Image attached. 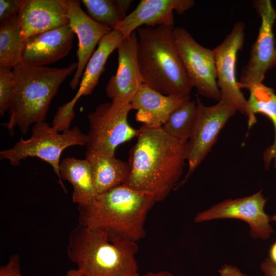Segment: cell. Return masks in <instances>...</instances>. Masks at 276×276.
I'll return each instance as SVG.
<instances>
[{
	"label": "cell",
	"mask_w": 276,
	"mask_h": 276,
	"mask_svg": "<svg viewBox=\"0 0 276 276\" xmlns=\"http://www.w3.org/2000/svg\"><path fill=\"white\" fill-rule=\"evenodd\" d=\"M129 152V175L123 185L164 200L180 177L187 143L173 139L160 127L142 125Z\"/></svg>",
	"instance_id": "cell-1"
},
{
	"label": "cell",
	"mask_w": 276,
	"mask_h": 276,
	"mask_svg": "<svg viewBox=\"0 0 276 276\" xmlns=\"http://www.w3.org/2000/svg\"><path fill=\"white\" fill-rule=\"evenodd\" d=\"M155 202L151 196L122 184L99 194L87 205L78 206V222L105 233L110 239L136 242L145 236V221Z\"/></svg>",
	"instance_id": "cell-2"
},
{
	"label": "cell",
	"mask_w": 276,
	"mask_h": 276,
	"mask_svg": "<svg viewBox=\"0 0 276 276\" xmlns=\"http://www.w3.org/2000/svg\"><path fill=\"white\" fill-rule=\"evenodd\" d=\"M174 25L136 30L137 57L143 82L165 95H190L193 84L180 59Z\"/></svg>",
	"instance_id": "cell-3"
},
{
	"label": "cell",
	"mask_w": 276,
	"mask_h": 276,
	"mask_svg": "<svg viewBox=\"0 0 276 276\" xmlns=\"http://www.w3.org/2000/svg\"><path fill=\"white\" fill-rule=\"evenodd\" d=\"M77 62L66 67L31 66L20 64L12 69L14 87L9 108V131L17 127L26 134L32 124L45 121L61 84L75 72Z\"/></svg>",
	"instance_id": "cell-4"
},
{
	"label": "cell",
	"mask_w": 276,
	"mask_h": 276,
	"mask_svg": "<svg viewBox=\"0 0 276 276\" xmlns=\"http://www.w3.org/2000/svg\"><path fill=\"white\" fill-rule=\"evenodd\" d=\"M136 242L110 239L104 232L79 224L68 237L67 254L82 276H140Z\"/></svg>",
	"instance_id": "cell-5"
},
{
	"label": "cell",
	"mask_w": 276,
	"mask_h": 276,
	"mask_svg": "<svg viewBox=\"0 0 276 276\" xmlns=\"http://www.w3.org/2000/svg\"><path fill=\"white\" fill-rule=\"evenodd\" d=\"M86 141V134L77 126L60 133L55 127L42 121L34 124L29 139L21 137L13 147L1 151L0 159H7L16 167L28 157L40 158L52 167L61 187L66 192L59 171L61 153L71 146H85Z\"/></svg>",
	"instance_id": "cell-6"
},
{
	"label": "cell",
	"mask_w": 276,
	"mask_h": 276,
	"mask_svg": "<svg viewBox=\"0 0 276 276\" xmlns=\"http://www.w3.org/2000/svg\"><path fill=\"white\" fill-rule=\"evenodd\" d=\"M131 109V104L111 101L99 104L89 113L86 152L114 155L119 145L136 137L139 129L131 127L127 120Z\"/></svg>",
	"instance_id": "cell-7"
},
{
	"label": "cell",
	"mask_w": 276,
	"mask_h": 276,
	"mask_svg": "<svg viewBox=\"0 0 276 276\" xmlns=\"http://www.w3.org/2000/svg\"><path fill=\"white\" fill-rule=\"evenodd\" d=\"M197 110L190 136L187 143L186 159L188 173L185 183L211 150L221 130L238 111L232 103L221 99L216 104L207 106L196 99Z\"/></svg>",
	"instance_id": "cell-8"
},
{
	"label": "cell",
	"mask_w": 276,
	"mask_h": 276,
	"mask_svg": "<svg viewBox=\"0 0 276 276\" xmlns=\"http://www.w3.org/2000/svg\"><path fill=\"white\" fill-rule=\"evenodd\" d=\"M253 6L260 16L261 25L248 61L242 68L238 81L240 89L249 90L253 86L263 83L266 73L276 67V47L273 34L276 11L270 0L254 1Z\"/></svg>",
	"instance_id": "cell-9"
},
{
	"label": "cell",
	"mask_w": 276,
	"mask_h": 276,
	"mask_svg": "<svg viewBox=\"0 0 276 276\" xmlns=\"http://www.w3.org/2000/svg\"><path fill=\"white\" fill-rule=\"evenodd\" d=\"M173 32L180 59L193 87L200 95L220 101L213 50L199 44L184 28L174 27Z\"/></svg>",
	"instance_id": "cell-10"
},
{
	"label": "cell",
	"mask_w": 276,
	"mask_h": 276,
	"mask_svg": "<svg viewBox=\"0 0 276 276\" xmlns=\"http://www.w3.org/2000/svg\"><path fill=\"white\" fill-rule=\"evenodd\" d=\"M245 30L244 22H236L221 43L213 50L221 99L235 105L238 111L244 114L247 100L238 86L235 73L237 54L244 42Z\"/></svg>",
	"instance_id": "cell-11"
},
{
	"label": "cell",
	"mask_w": 276,
	"mask_h": 276,
	"mask_svg": "<svg viewBox=\"0 0 276 276\" xmlns=\"http://www.w3.org/2000/svg\"><path fill=\"white\" fill-rule=\"evenodd\" d=\"M266 200L262 191L251 196L234 200L227 199L196 216V222L215 219L235 218L246 222L249 225L251 236L263 240L273 233L269 222L271 217L264 211Z\"/></svg>",
	"instance_id": "cell-12"
},
{
	"label": "cell",
	"mask_w": 276,
	"mask_h": 276,
	"mask_svg": "<svg viewBox=\"0 0 276 276\" xmlns=\"http://www.w3.org/2000/svg\"><path fill=\"white\" fill-rule=\"evenodd\" d=\"M136 31L124 39L117 49L118 66L109 79L105 92L112 102L131 104L143 84L137 57Z\"/></svg>",
	"instance_id": "cell-13"
},
{
	"label": "cell",
	"mask_w": 276,
	"mask_h": 276,
	"mask_svg": "<svg viewBox=\"0 0 276 276\" xmlns=\"http://www.w3.org/2000/svg\"><path fill=\"white\" fill-rule=\"evenodd\" d=\"M66 5L69 25L78 39L77 67L70 82L71 88L75 89L80 83L86 65L97 44L112 29L90 18L82 9L79 1L66 0Z\"/></svg>",
	"instance_id": "cell-14"
},
{
	"label": "cell",
	"mask_w": 276,
	"mask_h": 276,
	"mask_svg": "<svg viewBox=\"0 0 276 276\" xmlns=\"http://www.w3.org/2000/svg\"><path fill=\"white\" fill-rule=\"evenodd\" d=\"M75 33L69 24L27 38L21 64L46 66L66 57L72 49Z\"/></svg>",
	"instance_id": "cell-15"
},
{
	"label": "cell",
	"mask_w": 276,
	"mask_h": 276,
	"mask_svg": "<svg viewBox=\"0 0 276 276\" xmlns=\"http://www.w3.org/2000/svg\"><path fill=\"white\" fill-rule=\"evenodd\" d=\"M17 17L24 42L69 22L66 0H24Z\"/></svg>",
	"instance_id": "cell-16"
},
{
	"label": "cell",
	"mask_w": 276,
	"mask_h": 276,
	"mask_svg": "<svg viewBox=\"0 0 276 276\" xmlns=\"http://www.w3.org/2000/svg\"><path fill=\"white\" fill-rule=\"evenodd\" d=\"M195 4L193 0H142L114 29L119 30L125 39L142 26L174 25L173 11L182 14Z\"/></svg>",
	"instance_id": "cell-17"
},
{
	"label": "cell",
	"mask_w": 276,
	"mask_h": 276,
	"mask_svg": "<svg viewBox=\"0 0 276 276\" xmlns=\"http://www.w3.org/2000/svg\"><path fill=\"white\" fill-rule=\"evenodd\" d=\"M124 39L123 34L117 29H112L102 38L86 65L76 94L71 101L58 109L56 114L59 119L65 121H73L75 105L82 96L92 93L104 71L108 58L118 49Z\"/></svg>",
	"instance_id": "cell-18"
},
{
	"label": "cell",
	"mask_w": 276,
	"mask_h": 276,
	"mask_svg": "<svg viewBox=\"0 0 276 276\" xmlns=\"http://www.w3.org/2000/svg\"><path fill=\"white\" fill-rule=\"evenodd\" d=\"M189 100L190 95H165L143 83L131 105L136 110V121L155 128L162 127L174 110Z\"/></svg>",
	"instance_id": "cell-19"
},
{
	"label": "cell",
	"mask_w": 276,
	"mask_h": 276,
	"mask_svg": "<svg viewBox=\"0 0 276 276\" xmlns=\"http://www.w3.org/2000/svg\"><path fill=\"white\" fill-rule=\"evenodd\" d=\"M59 171L61 179L68 181L72 185V200L78 206L89 204L99 195L95 187L90 166L86 159L66 157L60 162Z\"/></svg>",
	"instance_id": "cell-20"
},
{
	"label": "cell",
	"mask_w": 276,
	"mask_h": 276,
	"mask_svg": "<svg viewBox=\"0 0 276 276\" xmlns=\"http://www.w3.org/2000/svg\"><path fill=\"white\" fill-rule=\"evenodd\" d=\"M85 159L89 163L93 182L99 194L123 184L129 175L128 162L114 155L86 152Z\"/></svg>",
	"instance_id": "cell-21"
},
{
	"label": "cell",
	"mask_w": 276,
	"mask_h": 276,
	"mask_svg": "<svg viewBox=\"0 0 276 276\" xmlns=\"http://www.w3.org/2000/svg\"><path fill=\"white\" fill-rule=\"evenodd\" d=\"M249 90L250 94L245 114L248 119V127L256 122L257 113L266 116L272 122L274 139L273 144L265 151L263 160L266 168H268L272 160L276 168V94L272 88L263 83L253 86Z\"/></svg>",
	"instance_id": "cell-22"
},
{
	"label": "cell",
	"mask_w": 276,
	"mask_h": 276,
	"mask_svg": "<svg viewBox=\"0 0 276 276\" xmlns=\"http://www.w3.org/2000/svg\"><path fill=\"white\" fill-rule=\"evenodd\" d=\"M24 41L17 16L0 24V66L13 69L21 64Z\"/></svg>",
	"instance_id": "cell-23"
},
{
	"label": "cell",
	"mask_w": 276,
	"mask_h": 276,
	"mask_svg": "<svg viewBox=\"0 0 276 276\" xmlns=\"http://www.w3.org/2000/svg\"><path fill=\"white\" fill-rule=\"evenodd\" d=\"M87 14L96 22L114 29L127 16L131 0H82Z\"/></svg>",
	"instance_id": "cell-24"
},
{
	"label": "cell",
	"mask_w": 276,
	"mask_h": 276,
	"mask_svg": "<svg viewBox=\"0 0 276 276\" xmlns=\"http://www.w3.org/2000/svg\"><path fill=\"white\" fill-rule=\"evenodd\" d=\"M197 110L196 101L189 100L174 110L162 127L173 139L182 143H187Z\"/></svg>",
	"instance_id": "cell-25"
},
{
	"label": "cell",
	"mask_w": 276,
	"mask_h": 276,
	"mask_svg": "<svg viewBox=\"0 0 276 276\" xmlns=\"http://www.w3.org/2000/svg\"><path fill=\"white\" fill-rule=\"evenodd\" d=\"M14 87L12 70L0 66V114L4 115L9 110Z\"/></svg>",
	"instance_id": "cell-26"
},
{
	"label": "cell",
	"mask_w": 276,
	"mask_h": 276,
	"mask_svg": "<svg viewBox=\"0 0 276 276\" xmlns=\"http://www.w3.org/2000/svg\"><path fill=\"white\" fill-rule=\"evenodd\" d=\"M24 0H0V22L17 16Z\"/></svg>",
	"instance_id": "cell-27"
},
{
	"label": "cell",
	"mask_w": 276,
	"mask_h": 276,
	"mask_svg": "<svg viewBox=\"0 0 276 276\" xmlns=\"http://www.w3.org/2000/svg\"><path fill=\"white\" fill-rule=\"evenodd\" d=\"M20 258L18 254L10 256L8 262L0 267V276H22L20 273Z\"/></svg>",
	"instance_id": "cell-28"
},
{
	"label": "cell",
	"mask_w": 276,
	"mask_h": 276,
	"mask_svg": "<svg viewBox=\"0 0 276 276\" xmlns=\"http://www.w3.org/2000/svg\"><path fill=\"white\" fill-rule=\"evenodd\" d=\"M218 272L220 276H248L237 267L229 264L223 265Z\"/></svg>",
	"instance_id": "cell-29"
},
{
	"label": "cell",
	"mask_w": 276,
	"mask_h": 276,
	"mask_svg": "<svg viewBox=\"0 0 276 276\" xmlns=\"http://www.w3.org/2000/svg\"><path fill=\"white\" fill-rule=\"evenodd\" d=\"M264 276H276V265L269 258H266L261 265Z\"/></svg>",
	"instance_id": "cell-30"
},
{
	"label": "cell",
	"mask_w": 276,
	"mask_h": 276,
	"mask_svg": "<svg viewBox=\"0 0 276 276\" xmlns=\"http://www.w3.org/2000/svg\"><path fill=\"white\" fill-rule=\"evenodd\" d=\"M269 259L276 265V242L272 245L269 250Z\"/></svg>",
	"instance_id": "cell-31"
},
{
	"label": "cell",
	"mask_w": 276,
	"mask_h": 276,
	"mask_svg": "<svg viewBox=\"0 0 276 276\" xmlns=\"http://www.w3.org/2000/svg\"><path fill=\"white\" fill-rule=\"evenodd\" d=\"M143 276H174L172 273L168 271H160L156 272H149Z\"/></svg>",
	"instance_id": "cell-32"
},
{
	"label": "cell",
	"mask_w": 276,
	"mask_h": 276,
	"mask_svg": "<svg viewBox=\"0 0 276 276\" xmlns=\"http://www.w3.org/2000/svg\"><path fill=\"white\" fill-rule=\"evenodd\" d=\"M65 276H82L77 269L68 270Z\"/></svg>",
	"instance_id": "cell-33"
},
{
	"label": "cell",
	"mask_w": 276,
	"mask_h": 276,
	"mask_svg": "<svg viewBox=\"0 0 276 276\" xmlns=\"http://www.w3.org/2000/svg\"><path fill=\"white\" fill-rule=\"evenodd\" d=\"M271 220L276 221V214L271 217Z\"/></svg>",
	"instance_id": "cell-34"
}]
</instances>
